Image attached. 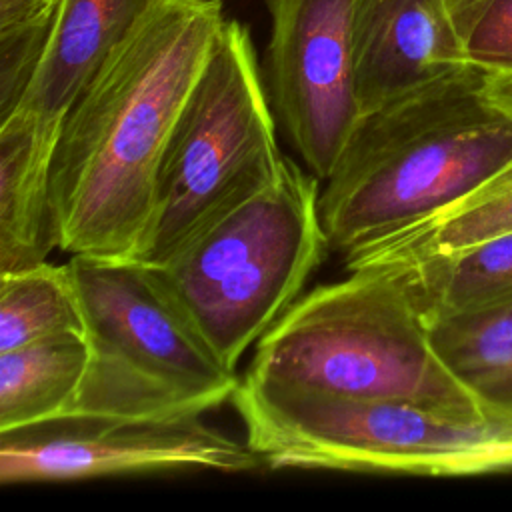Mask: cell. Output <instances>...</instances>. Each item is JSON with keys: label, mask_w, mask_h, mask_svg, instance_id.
<instances>
[{"label": "cell", "mask_w": 512, "mask_h": 512, "mask_svg": "<svg viewBox=\"0 0 512 512\" xmlns=\"http://www.w3.org/2000/svg\"><path fill=\"white\" fill-rule=\"evenodd\" d=\"M360 0H266L268 96L278 126L324 182L362 110L356 92V14Z\"/></svg>", "instance_id": "cell-8"}, {"label": "cell", "mask_w": 512, "mask_h": 512, "mask_svg": "<svg viewBox=\"0 0 512 512\" xmlns=\"http://www.w3.org/2000/svg\"><path fill=\"white\" fill-rule=\"evenodd\" d=\"M54 0H0V28L52 18Z\"/></svg>", "instance_id": "cell-19"}, {"label": "cell", "mask_w": 512, "mask_h": 512, "mask_svg": "<svg viewBox=\"0 0 512 512\" xmlns=\"http://www.w3.org/2000/svg\"><path fill=\"white\" fill-rule=\"evenodd\" d=\"M90 424L94 426L88 430L54 436L2 434V484L196 470L242 474L264 466L246 440L240 442L200 418Z\"/></svg>", "instance_id": "cell-9"}, {"label": "cell", "mask_w": 512, "mask_h": 512, "mask_svg": "<svg viewBox=\"0 0 512 512\" xmlns=\"http://www.w3.org/2000/svg\"><path fill=\"white\" fill-rule=\"evenodd\" d=\"M466 66L448 0H360L356 92L362 116Z\"/></svg>", "instance_id": "cell-10"}, {"label": "cell", "mask_w": 512, "mask_h": 512, "mask_svg": "<svg viewBox=\"0 0 512 512\" xmlns=\"http://www.w3.org/2000/svg\"><path fill=\"white\" fill-rule=\"evenodd\" d=\"M156 0H54L38 70L14 112L62 124L110 54Z\"/></svg>", "instance_id": "cell-11"}, {"label": "cell", "mask_w": 512, "mask_h": 512, "mask_svg": "<svg viewBox=\"0 0 512 512\" xmlns=\"http://www.w3.org/2000/svg\"><path fill=\"white\" fill-rule=\"evenodd\" d=\"M484 76L490 96L512 116V72L484 70ZM508 230H512V162L476 194L378 244L346 256L344 264L348 270L402 266L456 252Z\"/></svg>", "instance_id": "cell-13"}, {"label": "cell", "mask_w": 512, "mask_h": 512, "mask_svg": "<svg viewBox=\"0 0 512 512\" xmlns=\"http://www.w3.org/2000/svg\"><path fill=\"white\" fill-rule=\"evenodd\" d=\"M62 124L24 112L0 120V274L56 248L50 170Z\"/></svg>", "instance_id": "cell-12"}, {"label": "cell", "mask_w": 512, "mask_h": 512, "mask_svg": "<svg viewBox=\"0 0 512 512\" xmlns=\"http://www.w3.org/2000/svg\"><path fill=\"white\" fill-rule=\"evenodd\" d=\"M452 12L468 64L512 72V0H472Z\"/></svg>", "instance_id": "cell-18"}, {"label": "cell", "mask_w": 512, "mask_h": 512, "mask_svg": "<svg viewBox=\"0 0 512 512\" xmlns=\"http://www.w3.org/2000/svg\"><path fill=\"white\" fill-rule=\"evenodd\" d=\"M300 296L256 342L246 382L352 400H406L488 420L436 354L428 324L390 268L348 270Z\"/></svg>", "instance_id": "cell-3"}, {"label": "cell", "mask_w": 512, "mask_h": 512, "mask_svg": "<svg viewBox=\"0 0 512 512\" xmlns=\"http://www.w3.org/2000/svg\"><path fill=\"white\" fill-rule=\"evenodd\" d=\"M394 270L426 322L512 300V230Z\"/></svg>", "instance_id": "cell-16"}, {"label": "cell", "mask_w": 512, "mask_h": 512, "mask_svg": "<svg viewBox=\"0 0 512 512\" xmlns=\"http://www.w3.org/2000/svg\"><path fill=\"white\" fill-rule=\"evenodd\" d=\"M248 446L274 470L460 476L512 466V426L406 400L262 388L232 396Z\"/></svg>", "instance_id": "cell-6"}, {"label": "cell", "mask_w": 512, "mask_h": 512, "mask_svg": "<svg viewBox=\"0 0 512 512\" xmlns=\"http://www.w3.org/2000/svg\"><path fill=\"white\" fill-rule=\"evenodd\" d=\"M82 334L86 320L70 264L48 260L0 274V352Z\"/></svg>", "instance_id": "cell-17"}, {"label": "cell", "mask_w": 512, "mask_h": 512, "mask_svg": "<svg viewBox=\"0 0 512 512\" xmlns=\"http://www.w3.org/2000/svg\"><path fill=\"white\" fill-rule=\"evenodd\" d=\"M224 22L220 0H156L76 98L50 170L58 250L132 260L168 140Z\"/></svg>", "instance_id": "cell-1"}, {"label": "cell", "mask_w": 512, "mask_h": 512, "mask_svg": "<svg viewBox=\"0 0 512 512\" xmlns=\"http://www.w3.org/2000/svg\"><path fill=\"white\" fill-rule=\"evenodd\" d=\"M250 32L226 20L162 156L132 260L164 264L194 234L270 184L284 164Z\"/></svg>", "instance_id": "cell-7"}, {"label": "cell", "mask_w": 512, "mask_h": 512, "mask_svg": "<svg viewBox=\"0 0 512 512\" xmlns=\"http://www.w3.org/2000/svg\"><path fill=\"white\" fill-rule=\"evenodd\" d=\"M512 162V116L482 68L364 114L320 188L330 250L378 244L484 188Z\"/></svg>", "instance_id": "cell-2"}, {"label": "cell", "mask_w": 512, "mask_h": 512, "mask_svg": "<svg viewBox=\"0 0 512 512\" xmlns=\"http://www.w3.org/2000/svg\"><path fill=\"white\" fill-rule=\"evenodd\" d=\"M448 2H450V8L456 10V8H460V6H464V4H468L472 0H448Z\"/></svg>", "instance_id": "cell-20"}, {"label": "cell", "mask_w": 512, "mask_h": 512, "mask_svg": "<svg viewBox=\"0 0 512 512\" xmlns=\"http://www.w3.org/2000/svg\"><path fill=\"white\" fill-rule=\"evenodd\" d=\"M330 250L320 180L284 158L276 178L146 266L214 354L236 370L244 352L300 298Z\"/></svg>", "instance_id": "cell-4"}, {"label": "cell", "mask_w": 512, "mask_h": 512, "mask_svg": "<svg viewBox=\"0 0 512 512\" xmlns=\"http://www.w3.org/2000/svg\"><path fill=\"white\" fill-rule=\"evenodd\" d=\"M88 364L68 422L184 420L232 400L240 378L136 260L70 256Z\"/></svg>", "instance_id": "cell-5"}, {"label": "cell", "mask_w": 512, "mask_h": 512, "mask_svg": "<svg viewBox=\"0 0 512 512\" xmlns=\"http://www.w3.org/2000/svg\"><path fill=\"white\" fill-rule=\"evenodd\" d=\"M426 324L436 354L482 414L512 426V300Z\"/></svg>", "instance_id": "cell-15"}, {"label": "cell", "mask_w": 512, "mask_h": 512, "mask_svg": "<svg viewBox=\"0 0 512 512\" xmlns=\"http://www.w3.org/2000/svg\"><path fill=\"white\" fill-rule=\"evenodd\" d=\"M88 364L82 334H64L0 352V434L68 422Z\"/></svg>", "instance_id": "cell-14"}]
</instances>
